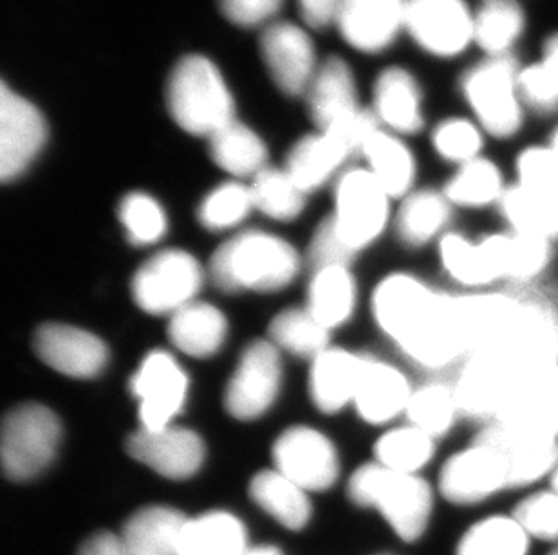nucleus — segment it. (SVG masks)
Returning <instances> with one entry per match:
<instances>
[{
    "label": "nucleus",
    "mask_w": 558,
    "mask_h": 555,
    "mask_svg": "<svg viewBox=\"0 0 558 555\" xmlns=\"http://www.w3.org/2000/svg\"><path fill=\"white\" fill-rule=\"evenodd\" d=\"M379 329L414 365L439 372L466 359L459 296L442 293L409 273L384 278L374 288Z\"/></svg>",
    "instance_id": "1"
},
{
    "label": "nucleus",
    "mask_w": 558,
    "mask_h": 555,
    "mask_svg": "<svg viewBox=\"0 0 558 555\" xmlns=\"http://www.w3.org/2000/svg\"><path fill=\"white\" fill-rule=\"evenodd\" d=\"M299 269L295 247L260 231H248L222 244L210 262L214 282L228 293L280 291L295 280Z\"/></svg>",
    "instance_id": "2"
},
{
    "label": "nucleus",
    "mask_w": 558,
    "mask_h": 555,
    "mask_svg": "<svg viewBox=\"0 0 558 555\" xmlns=\"http://www.w3.org/2000/svg\"><path fill=\"white\" fill-rule=\"evenodd\" d=\"M349 498L359 507L376 508L401 540L425 534L434 510V491L420 474L390 471L376 461L365 464L349 480Z\"/></svg>",
    "instance_id": "3"
},
{
    "label": "nucleus",
    "mask_w": 558,
    "mask_h": 555,
    "mask_svg": "<svg viewBox=\"0 0 558 555\" xmlns=\"http://www.w3.org/2000/svg\"><path fill=\"white\" fill-rule=\"evenodd\" d=\"M167 107L183 131L210 139L235 121V103L219 69L192 54L178 62L167 82Z\"/></svg>",
    "instance_id": "4"
},
{
    "label": "nucleus",
    "mask_w": 558,
    "mask_h": 555,
    "mask_svg": "<svg viewBox=\"0 0 558 555\" xmlns=\"http://www.w3.org/2000/svg\"><path fill=\"white\" fill-rule=\"evenodd\" d=\"M515 58L486 57L464 73L463 95L480 126L494 137L515 136L522 126V98Z\"/></svg>",
    "instance_id": "5"
},
{
    "label": "nucleus",
    "mask_w": 558,
    "mask_h": 555,
    "mask_svg": "<svg viewBox=\"0 0 558 555\" xmlns=\"http://www.w3.org/2000/svg\"><path fill=\"white\" fill-rule=\"evenodd\" d=\"M62 439L57 415L43 404L11 409L2 425V466L13 482H26L46 471Z\"/></svg>",
    "instance_id": "6"
},
{
    "label": "nucleus",
    "mask_w": 558,
    "mask_h": 555,
    "mask_svg": "<svg viewBox=\"0 0 558 555\" xmlns=\"http://www.w3.org/2000/svg\"><path fill=\"white\" fill-rule=\"evenodd\" d=\"M496 354L522 372L558 367V310L541 294H519Z\"/></svg>",
    "instance_id": "7"
},
{
    "label": "nucleus",
    "mask_w": 558,
    "mask_h": 555,
    "mask_svg": "<svg viewBox=\"0 0 558 555\" xmlns=\"http://www.w3.org/2000/svg\"><path fill=\"white\" fill-rule=\"evenodd\" d=\"M332 221L356 255L378 240L390 217V195L367 168H353L338 178Z\"/></svg>",
    "instance_id": "8"
},
{
    "label": "nucleus",
    "mask_w": 558,
    "mask_h": 555,
    "mask_svg": "<svg viewBox=\"0 0 558 555\" xmlns=\"http://www.w3.org/2000/svg\"><path fill=\"white\" fill-rule=\"evenodd\" d=\"M203 285V271L190 252L167 249L143 263L132 280V296L150 314H175L192 304Z\"/></svg>",
    "instance_id": "9"
},
{
    "label": "nucleus",
    "mask_w": 558,
    "mask_h": 555,
    "mask_svg": "<svg viewBox=\"0 0 558 555\" xmlns=\"http://www.w3.org/2000/svg\"><path fill=\"white\" fill-rule=\"evenodd\" d=\"M439 493L453 505H475L510 489L505 461L496 449L474 441L448 456L439 471Z\"/></svg>",
    "instance_id": "10"
},
{
    "label": "nucleus",
    "mask_w": 558,
    "mask_h": 555,
    "mask_svg": "<svg viewBox=\"0 0 558 555\" xmlns=\"http://www.w3.org/2000/svg\"><path fill=\"white\" fill-rule=\"evenodd\" d=\"M522 373L526 372L496 351L466 357L453 381L461 415L485 424L494 422Z\"/></svg>",
    "instance_id": "11"
},
{
    "label": "nucleus",
    "mask_w": 558,
    "mask_h": 555,
    "mask_svg": "<svg viewBox=\"0 0 558 555\" xmlns=\"http://www.w3.org/2000/svg\"><path fill=\"white\" fill-rule=\"evenodd\" d=\"M405 29L434 57H458L474 42V13L464 0H407Z\"/></svg>",
    "instance_id": "12"
},
{
    "label": "nucleus",
    "mask_w": 558,
    "mask_h": 555,
    "mask_svg": "<svg viewBox=\"0 0 558 555\" xmlns=\"http://www.w3.org/2000/svg\"><path fill=\"white\" fill-rule=\"evenodd\" d=\"M282 362L279 348L268 341H255L243 351L238 370L228 383L225 404L239 420L258 419L279 395Z\"/></svg>",
    "instance_id": "13"
},
{
    "label": "nucleus",
    "mask_w": 558,
    "mask_h": 555,
    "mask_svg": "<svg viewBox=\"0 0 558 555\" xmlns=\"http://www.w3.org/2000/svg\"><path fill=\"white\" fill-rule=\"evenodd\" d=\"M48 125L32 101L16 95L8 85L0 92V177L15 181L43 152Z\"/></svg>",
    "instance_id": "14"
},
{
    "label": "nucleus",
    "mask_w": 558,
    "mask_h": 555,
    "mask_svg": "<svg viewBox=\"0 0 558 555\" xmlns=\"http://www.w3.org/2000/svg\"><path fill=\"white\" fill-rule=\"evenodd\" d=\"M132 393L140 400V419L145 430H163L172 425L185 406L189 378L165 351H153L143 359L132 378Z\"/></svg>",
    "instance_id": "15"
},
{
    "label": "nucleus",
    "mask_w": 558,
    "mask_h": 555,
    "mask_svg": "<svg viewBox=\"0 0 558 555\" xmlns=\"http://www.w3.org/2000/svg\"><path fill=\"white\" fill-rule=\"evenodd\" d=\"M277 471L301 485L304 491H326L340 474L335 445L320 431L296 425L284 431L274 445Z\"/></svg>",
    "instance_id": "16"
},
{
    "label": "nucleus",
    "mask_w": 558,
    "mask_h": 555,
    "mask_svg": "<svg viewBox=\"0 0 558 555\" xmlns=\"http://www.w3.org/2000/svg\"><path fill=\"white\" fill-rule=\"evenodd\" d=\"M474 441L490 445L505 461L510 489L530 488L554 474L558 466V439L513 430L500 422H488Z\"/></svg>",
    "instance_id": "17"
},
{
    "label": "nucleus",
    "mask_w": 558,
    "mask_h": 555,
    "mask_svg": "<svg viewBox=\"0 0 558 555\" xmlns=\"http://www.w3.org/2000/svg\"><path fill=\"white\" fill-rule=\"evenodd\" d=\"M260 54L275 84L284 95L306 96L318 71L315 46L302 27L291 22H271L260 37Z\"/></svg>",
    "instance_id": "18"
},
{
    "label": "nucleus",
    "mask_w": 558,
    "mask_h": 555,
    "mask_svg": "<svg viewBox=\"0 0 558 555\" xmlns=\"http://www.w3.org/2000/svg\"><path fill=\"white\" fill-rule=\"evenodd\" d=\"M496 422L558 439V367L522 373Z\"/></svg>",
    "instance_id": "19"
},
{
    "label": "nucleus",
    "mask_w": 558,
    "mask_h": 555,
    "mask_svg": "<svg viewBox=\"0 0 558 555\" xmlns=\"http://www.w3.org/2000/svg\"><path fill=\"white\" fill-rule=\"evenodd\" d=\"M126 451L134 460L169 480H186L199 471L205 461V444L194 431L183 428L142 430L129 436Z\"/></svg>",
    "instance_id": "20"
},
{
    "label": "nucleus",
    "mask_w": 558,
    "mask_h": 555,
    "mask_svg": "<svg viewBox=\"0 0 558 555\" xmlns=\"http://www.w3.org/2000/svg\"><path fill=\"white\" fill-rule=\"evenodd\" d=\"M407 0H342L338 32L362 53H379L405 29Z\"/></svg>",
    "instance_id": "21"
},
{
    "label": "nucleus",
    "mask_w": 558,
    "mask_h": 555,
    "mask_svg": "<svg viewBox=\"0 0 558 555\" xmlns=\"http://www.w3.org/2000/svg\"><path fill=\"white\" fill-rule=\"evenodd\" d=\"M35 350L48 367L74 379L96 378L109 362V348L98 335L60 323L38 329Z\"/></svg>",
    "instance_id": "22"
},
{
    "label": "nucleus",
    "mask_w": 558,
    "mask_h": 555,
    "mask_svg": "<svg viewBox=\"0 0 558 555\" xmlns=\"http://www.w3.org/2000/svg\"><path fill=\"white\" fill-rule=\"evenodd\" d=\"M359 152L351 137L338 128L316 131L295 143L286 158V172L306 194L320 188L349 158Z\"/></svg>",
    "instance_id": "23"
},
{
    "label": "nucleus",
    "mask_w": 558,
    "mask_h": 555,
    "mask_svg": "<svg viewBox=\"0 0 558 555\" xmlns=\"http://www.w3.org/2000/svg\"><path fill=\"white\" fill-rule=\"evenodd\" d=\"M483 246L488 252L492 269L497 282L524 283L549 268L554 260V244L537 236L522 235L517 231H500L483 238Z\"/></svg>",
    "instance_id": "24"
},
{
    "label": "nucleus",
    "mask_w": 558,
    "mask_h": 555,
    "mask_svg": "<svg viewBox=\"0 0 558 555\" xmlns=\"http://www.w3.org/2000/svg\"><path fill=\"white\" fill-rule=\"evenodd\" d=\"M306 100L316 131H326L362 109L356 100L353 71L338 57L327 58L318 65L307 87Z\"/></svg>",
    "instance_id": "25"
},
{
    "label": "nucleus",
    "mask_w": 558,
    "mask_h": 555,
    "mask_svg": "<svg viewBox=\"0 0 558 555\" xmlns=\"http://www.w3.org/2000/svg\"><path fill=\"white\" fill-rule=\"evenodd\" d=\"M367 357L356 356L340 348H327L313 359L311 367V397L324 414H337L354 403L364 378Z\"/></svg>",
    "instance_id": "26"
},
{
    "label": "nucleus",
    "mask_w": 558,
    "mask_h": 555,
    "mask_svg": "<svg viewBox=\"0 0 558 555\" xmlns=\"http://www.w3.org/2000/svg\"><path fill=\"white\" fill-rule=\"evenodd\" d=\"M412 392L414 388L400 368L367 357L354 406L367 424H389L400 415H405Z\"/></svg>",
    "instance_id": "27"
},
{
    "label": "nucleus",
    "mask_w": 558,
    "mask_h": 555,
    "mask_svg": "<svg viewBox=\"0 0 558 555\" xmlns=\"http://www.w3.org/2000/svg\"><path fill=\"white\" fill-rule=\"evenodd\" d=\"M374 114L379 123L400 136L422 131V89L409 71L401 67L385 69L374 84Z\"/></svg>",
    "instance_id": "28"
},
{
    "label": "nucleus",
    "mask_w": 558,
    "mask_h": 555,
    "mask_svg": "<svg viewBox=\"0 0 558 555\" xmlns=\"http://www.w3.org/2000/svg\"><path fill=\"white\" fill-rule=\"evenodd\" d=\"M185 516L172 507L140 508L123 525L122 538L129 555H181Z\"/></svg>",
    "instance_id": "29"
},
{
    "label": "nucleus",
    "mask_w": 558,
    "mask_h": 555,
    "mask_svg": "<svg viewBox=\"0 0 558 555\" xmlns=\"http://www.w3.org/2000/svg\"><path fill=\"white\" fill-rule=\"evenodd\" d=\"M228 321L210 304L192 301L170 318L169 337L178 350L192 357L214 356L227 341Z\"/></svg>",
    "instance_id": "30"
},
{
    "label": "nucleus",
    "mask_w": 558,
    "mask_h": 555,
    "mask_svg": "<svg viewBox=\"0 0 558 555\" xmlns=\"http://www.w3.org/2000/svg\"><path fill=\"white\" fill-rule=\"evenodd\" d=\"M499 210L511 231L537 236L551 244L558 240V194L513 184L506 189Z\"/></svg>",
    "instance_id": "31"
},
{
    "label": "nucleus",
    "mask_w": 558,
    "mask_h": 555,
    "mask_svg": "<svg viewBox=\"0 0 558 555\" xmlns=\"http://www.w3.org/2000/svg\"><path fill=\"white\" fill-rule=\"evenodd\" d=\"M367 170L384 186L390 199H405L416 181V161L405 143L390 132H376L362 150Z\"/></svg>",
    "instance_id": "32"
},
{
    "label": "nucleus",
    "mask_w": 558,
    "mask_h": 555,
    "mask_svg": "<svg viewBox=\"0 0 558 555\" xmlns=\"http://www.w3.org/2000/svg\"><path fill=\"white\" fill-rule=\"evenodd\" d=\"M450 200L436 189H417L407 195L401 202L396 227L407 246L423 247L448 233L452 219Z\"/></svg>",
    "instance_id": "33"
},
{
    "label": "nucleus",
    "mask_w": 558,
    "mask_h": 555,
    "mask_svg": "<svg viewBox=\"0 0 558 555\" xmlns=\"http://www.w3.org/2000/svg\"><path fill=\"white\" fill-rule=\"evenodd\" d=\"M248 548L244 525L228 513L186 519L181 534V555H243Z\"/></svg>",
    "instance_id": "34"
},
{
    "label": "nucleus",
    "mask_w": 558,
    "mask_h": 555,
    "mask_svg": "<svg viewBox=\"0 0 558 555\" xmlns=\"http://www.w3.org/2000/svg\"><path fill=\"white\" fill-rule=\"evenodd\" d=\"M250 494L258 507L277 519L286 529L301 530L311 518L307 491L291 482L282 472L263 471L250 483Z\"/></svg>",
    "instance_id": "35"
},
{
    "label": "nucleus",
    "mask_w": 558,
    "mask_h": 555,
    "mask_svg": "<svg viewBox=\"0 0 558 555\" xmlns=\"http://www.w3.org/2000/svg\"><path fill=\"white\" fill-rule=\"evenodd\" d=\"M214 163L233 177H255L268 168V148L250 126L232 121L210 137Z\"/></svg>",
    "instance_id": "36"
},
{
    "label": "nucleus",
    "mask_w": 558,
    "mask_h": 555,
    "mask_svg": "<svg viewBox=\"0 0 558 555\" xmlns=\"http://www.w3.org/2000/svg\"><path fill=\"white\" fill-rule=\"evenodd\" d=\"M439 260L453 282L470 291H486L497 283L488 252L483 242L470 240L469 236L448 231L439 240Z\"/></svg>",
    "instance_id": "37"
},
{
    "label": "nucleus",
    "mask_w": 558,
    "mask_h": 555,
    "mask_svg": "<svg viewBox=\"0 0 558 555\" xmlns=\"http://www.w3.org/2000/svg\"><path fill=\"white\" fill-rule=\"evenodd\" d=\"M524 24L515 0H483L474 13V42L486 57H505L522 37Z\"/></svg>",
    "instance_id": "38"
},
{
    "label": "nucleus",
    "mask_w": 558,
    "mask_h": 555,
    "mask_svg": "<svg viewBox=\"0 0 558 555\" xmlns=\"http://www.w3.org/2000/svg\"><path fill=\"white\" fill-rule=\"evenodd\" d=\"M356 307V283L349 268H329L316 271L310 287L311 314L327 331L343 325Z\"/></svg>",
    "instance_id": "39"
},
{
    "label": "nucleus",
    "mask_w": 558,
    "mask_h": 555,
    "mask_svg": "<svg viewBox=\"0 0 558 555\" xmlns=\"http://www.w3.org/2000/svg\"><path fill=\"white\" fill-rule=\"evenodd\" d=\"M508 186L494 161L477 158L458 168L448 181L442 194L450 205L470 210H481L490 205H500Z\"/></svg>",
    "instance_id": "40"
},
{
    "label": "nucleus",
    "mask_w": 558,
    "mask_h": 555,
    "mask_svg": "<svg viewBox=\"0 0 558 555\" xmlns=\"http://www.w3.org/2000/svg\"><path fill=\"white\" fill-rule=\"evenodd\" d=\"M436 442L434 436L407 422L379 436L374 445V461L390 471L420 474L434 460Z\"/></svg>",
    "instance_id": "41"
},
{
    "label": "nucleus",
    "mask_w": 558,
    "mask_h": 555,
    "mask_svg": "<svg viewBox=\"0 0 558 555\" xmlns=\"http://www.w3.org/2000/svg\"><path fill=\"white\" fill-rule=\"evenodd\" d=\"M405 417L409 424L416 425L436 441L450 433L459 417H463L453 383L430 381L414 388Z\"/></svg>",
    "instance_id": "42"
},
{
    "label": "nucleus",
    "mask_w": 558,
    "mask_h": 555,
    "mask_svg": "<svg viewBox=\"0 0 558 555\" xmlns=\"http://www.w3.org/2000/svg\"><path fill=\"white\" fill-rule=\"evenodd\" d=\"M530 535L513 516H490L472 525L456 555H526Z\"/></svg>",
    "instance_id": "43"
},
{
    "label": "nucleus",
    "mask_w": 558,
    "mask_h": 555,
    "mask_svg": "<svg viewBox=\"0 0 558 555\" xmlns=\"http://www.w3.org/2000/svg\"><path fill=\"white\" fill-rule=\"evenodd\" d=\"M253 206L275 221H293L306 206V192L284 168H264L253 177Z\"/></svg>",
    "instance_id": "44"
},
{
    "label": "nucleus",
    "mask_w": 558,
    "mask_h": 555,
    "mask_svg": "<svg viewBox=\"0 0 558 555\" xmlns=\"http://www.w3.org/2000/svg\"><path fill=\"white\" fill-rule=\"evenodd\" d=\"M269 335L277 348H284L293 356L316 359L329 348V331L311 314L310 309H288L280 312L271 325Z\"/></svg>",
    "instance_id": "45"
},
{
    "label": "nucleus",
    "mask_w": 558,
    "mask_h": 555,
    "mask_svg": "<svg viewBox=\"0 0 558 555\" xmlns=\"http://www.w3.org/2000/svg\"><path fill=\"white\" fill-rule=\"evenodd\" d=\"M519 87L524 106L549 114L558 109V33L544 44L543 60L522 69Z\"/></svg>",
    "instance_id": "46"
},
{
    "label": "nucleus",
    "mask_w": 558,
    "mask_h": 555,
    "mask_svg": "<svg viewBox=\"0 0 558 555\" xmlns=\"http://www.w3.org/2000/svg\"><path fill=\"white\" fill-rule=\"evenodd\" d=\"M250 186L241 183H225L214 189L199 208L201 224L211 231L230 230L244 221L253 210Z\"/></svg>",
    "instance_id": "47"
},
{
    "label": "nucleus",
    "mask_w": 558,
    "mask_h": 555,
    "mask_svg": "<svg viewBox=\"0 0 558 555\" xmlns=\"http://www.w3.org/2000/svg\"><path fill=\"white\" fill-rule=\"evenodd\" d=\"M120 221L136 246H150L163 238L169 221L158 200L147 194H129L120 205Z\"/></svg>",
    "instance_id": "48"
},
{
    "label": "nucleus",
    "mask_w": 558,
    "mask_h": 555,
    "mask_svg": "<svg viewBox=\"0 0 558 555\" xmlns=\"http://www.w3.org/2000/svg\"><path fill=\"white\" fill-rule=\"evenodd\" d=\"M433 145L445 161L463 166L481 158L483 132L475 123L459 118L442 121L434 131Z\"/></svg>",
    "instance_id": "49"
},
{
    "label": "nucleus",
    "mask_w": 558,
    "mask_h": 555,
    "mask_svg": "<svg viewBox=\"0 0 558 555\" xmlns=\"http://www.w3.org/2000/svg\"><path fill=\"white\" fill-rule=\"evenodd\" d=\"M511 516L530 540L558 541V493L554 489L537 491L521 499Z\"/></svg>",
    "instance_id": "50"
},
{
    "label": "nucleus",
    "mask_w": 558,
    "mask_h": 555,
    "mask_svg": "<svg viewBox=\"0 0 558 555\" xmlns=\"http://www.w3.org/2000/svg\"><path fill=\"white\" fill-rule=\"evenodd\" d=\"M515 172L524 188L558 194V152L551 145L526 148L517 158Z\"/></svg>",
    "instance_id": "51"
},
{
    "label": "nucleus",
    "mask_w": 558,
    "mask_h": 555,
    "mask_svg": "<svg viewBox=\"0 0 558 555\" xmlns=\"http://www.w3.org/2000/svg\"><path fill=\"white\" fill-rule=\"evenodd\" d=\"M356 252L345 244L332 217L318 225L311 240L310 260L315 271L329 268H349Z\"/></svg>",
    "instance_id": "52"
},
{
    "label": "nucleus",
    "mask_w": 558,
    "mask_h": 555,
    "mask_svg": "<svg viewBox=\"0 0 558 555\" xmlns=\"http://www.w3.org/2000/svg\"><path fill=\"white\" fill-rule=\"evenodd\" d=\"M284 0H219L222 15L241 27L269 26Z\"/></svg>",
    "instance_id": "53"
},
{
    "label": "nucleus",
    "mask_w": 558,
    "mask_h": 555,
    "mask_svg": "<svg viewBox=\"0 0 558 555\" xmlns=\"http://www.w3.org/2000/svg\"><path fill=\"white\" fill-rule=\"evenodd\" d=\"M296 4L301 10L302 21L306 22L307 26L324 29L337 24L342 0H296Z\"/></svg>",
    "instance_id": "54"
},
{
    "label": "nucleus",
    "mask_w": 558,
    "mask_h": 555,
    "mask_svg": "<svg viewBox=\"0 0 558 555\" xmlns=\"http://www.w3.org/2000/svg\"><path fill=\"white\" fill-rule=\"evenodd\" d=\"M78 555H129L122 538L111 532H98L90 535L80 546Z\"/></svg>",
    "instance_id": "55"
},
{
    "label": "nucleus",
    "mask_w": 558,
    "mask_h": 555,
    "mask_svg": "<svg viewBox=\"0 0 558 555\" xmlns=\"http://www.w3.org/2000/svg\"><path fill=\"white\" fill-rule=\"evenodd\" d=\"M243 555H284L280 548L271 545L250 546Z\"/></svg>",
    "instance_id": "56"
},
{
    "label": "nucleus",
    "mask_w": 558,
    "mask_h": 555,
    "mask_svg": "<svg viewBox=\"0 0 558 555\" xmlns=\"http://www.w3.org/2000/svg\"><path fill=\"white\" fill-rule=\"evenodd\" d=\"M549 489H554L555 493H558V466L555 467L554 474L549 477Z\"/></svg>",
    "instance_id": "57"
},
{
    "label": "nucleus",
    "mask_w": 558,
    "mask_h": 555,
    "mask_svg": "<svg viewBox=\"0 0 558 555\" xmlns=\"http://www.w3.org/2000/svg\"><path fill=\"white\" fill-rule=\"evenodd\" d=\"M548 145H551V147L555 148L558 152V128L554 132V136H551V141L548 143Z\"/></svg>",
    "instance_id": "58"
},
{
    "label": "nucleus",
    "mask_w": 558,
    "mask_h": 555,
    "mask_svg": "<svg viewBox=\"0 0 558 555\" xmlns=\"http://www.w3.org/2000/svg\"><path fill=\"white\" fill-rule=\"evenodd\" d=\"M548 555H558V546L555 548V551L549 552Z\"/></svg>",
    "instance_id": "59"
}]
</instances>
